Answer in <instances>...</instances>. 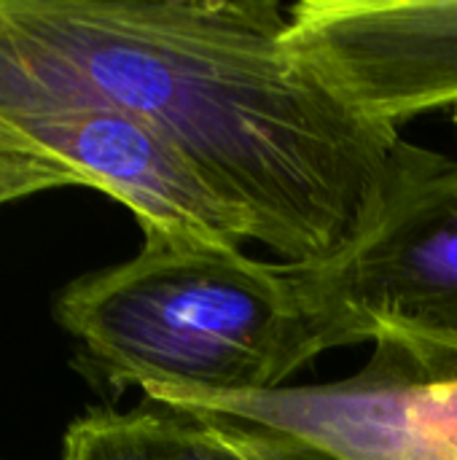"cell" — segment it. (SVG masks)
I'll list each match as a JSON object with an SVG mask.
<instances>
[{"instance_id":"obj_1","label":"cell","mask_w":457,"mask_h":460,"mask_svg":"<svg viewBox=\"0 0 457 460\" xmlns=\"http://www.w3.org/2000/svg\"><path fill=\"white\" fill-rule=\"evenodd\" d=\"M275 0H0V100L48 94L167 137L283 264L361 243L431 151L347 105Z\"/></svg>"},{"instance_id":"obj_2","label":"cell","mask_w":457,"mask_h":460,"mask_svg":"<svg viewBox=\"0 0 457 460\" xmlns=\"http://www.w3.org/2000/svg\"><path fill=\"white\" fill-rule=\"evenodd\" d=\"M57 323L94 372L175 407L277 391L321 353L283 261L240 248L143 234V248L67 283Z\"/></svg>"},{"instance_id":"obj_3","label":"cell","mask_w":457,"mask_h":460,"mask_svg":"<svg viewBox=\"0 0 457 460\" xmlns=\"http://www.w3.org/2000/svg\"><path fill=\"white\" fill-rule=\"evenodd\" d=\"M286 267L318 353L382 337L457 345V162L431 151L361 243Z\"/></svg>"},{"instance_id":"obj_4","label":"cell","mask_w":457,"mask_h":460,"mask_svg":"<svg viewBox=\"0 0 457 460\" xmlns=\"http://www.w3.org/2000/svg\"><path fill=\"white\" fill-rule=\"evenodd\" d=\"M372 345L369 364L347 380L170 410L269 429L334 460H457V345L401 337Z\"/></svg>"},{"instance_id":"obj_5","label":"cell","mask_w":457,"mask_h":460,"mask_svg":"<svg viewBox=\"0 0 457 460\" xmlns=\"http://www.w3.org/2000/svg\"><path fill=\"white\" fill-rule=\"evenodd\" d=\"M0 146L113 197L137 218L143 234L240 251L250 243L242 216L167 137L129 113L48 94L11 97L0 100Z\"/></svg>"},{"instance_id":"obj_6","label":"cell","mask_w":457,"mask_h":460,"mask_svg":"<svg viewBox=\"0 0 457 460\" xmlns=\"http://www.w3.org/2000/svg\"><path fill=\"white\" fill-rule=\"evenodd\" d=\"M294 51L380 124L457 102V0H302Z\"/></svg>"},{"instance_id":"obj_7","label":"cell","mask_w":457,"mask_h":460,"mask_svg":"<svg viewBox=\"0 0 457 460\" xmlns=\"http://www.w3.org/2000/svg\"><path fill=\"white\" fill-rule=\"evenodd\" d=\"M62 460H250L218 415L145 402L132 412L92 410L70 423Z\"/></svg>"},{"instance_id":"obj_8","label":"cell","mask_w":457,"mask_h":460,"mask_svg":"<svg viewBox=\"0 0 457 460\" xmlns=\"http://www.w3.org/2000/svg\"><path fill=\"white\" fill-rule=\"evenodd\" d=\"M65 186H78V183L73 175H67L65 170L48 162L0 146V205L32 194H43L51 189H65Z\"/></svg>"},{"instance_id":"obj_9","label":"cell","mask_w":457,"mask_h":460,"mask_svg":"<svg viewBox=\"0 0 457 460\" xmlns=\"http://www.w3.org/2000/svg\"><path fill=\"white\" fill-rule=\"evenodd\" d=\"M210 415V412H205ZM229 431V437L237 442V447L248 456L250 460H334L331 456L269 429H259V426H248L232 418L218 415Z\"/></svg>"},{"instance_id":"obj_10","label":"cell","mask_w":457,"mask_h":460,"mask_svg":"<svg viewBox=\"0 0 457 460\" xmlns=\"http://www.w3.org/2000/svg\"><path fill=\"white\" fill-rule=\"evenodd\" d=\"M455 121H457V102H455Z\"/></svg>"}]
</instances>
